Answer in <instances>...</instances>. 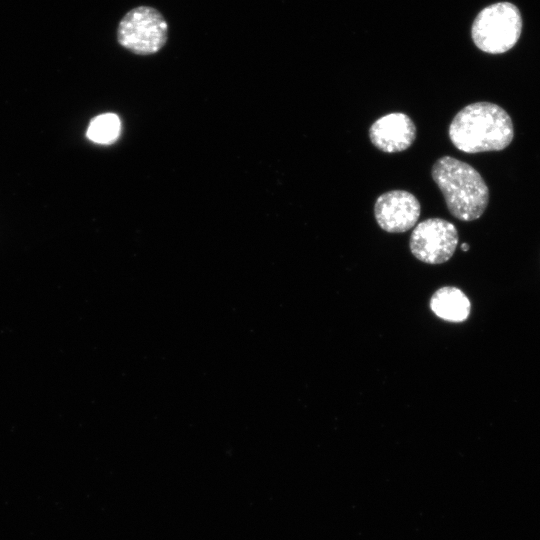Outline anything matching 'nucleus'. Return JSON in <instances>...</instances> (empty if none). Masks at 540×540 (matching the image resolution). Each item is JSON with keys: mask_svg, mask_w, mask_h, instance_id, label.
Wrapping results in <instances>:
<instances>
[{"mask_svg": "<svg viewBox=\"0 0 540 540\" xmlns=\"http://www.w3.org/2000/svg\"><path fill=\"white\" fill-rule=\"evenodd\" d=\"M448 133L458 150L475 154L505 149L513 140L514 128L502 107L481 101L462 108L451 121Z\"/></svg>", "mask_w": 540, "mask_h": 540, "instance_id": "obj_1", "label": "nucleus"}, {"mask_svg": "<svg viewBox=\"0 0 540 540\" xmlns=\"http://www.w3.org/2000/svg\"><path fill=\"white\" fill-rule=\"evenodd\" d=\"M431 175L453 217L473 221L482 216L489 202V189L474 167L443 156L433 164Z\"/></svg>", "mask_w": 540, "mask_h": 540, "instance_id": "obj_2", "label": "nucleus"}, {"mask_svg": "<svg viewBox=\"0 0 540 540\" xmlns=\"http://www.w3.org/2000/svg\"><path fill=\"white\" fill-rule=\"evenodd\" d=\"M522 18L512 3L499 2L481 10L472 25V39L483 52L500 54L510 50L519 40Z\"/></svg>", "mask_w": 540, "mask_h": 540, "instance_id": "obj_3", "label": "nucleus"}, {"mask_svg": "<svg viewBox=\"0 0 540 540\" xmlns=\"http://www.w3.org/2000/svg\"><path fill=\"white\" fill-rule=\"evenodd\" d=\"M168 38V24L155 8L139 6L128 11L117 29L118 43L137 55L158 52Z\"/></svg>", "mask_w": 540, "mask_h": 540, "instance_id": "obj_4", "label": "nucleus"}, {"mask_svg": "<svg viewBox=\"0 0 540 540\" xmlns=\"http://www.w3.org/2000/svg\"><path fill=\"white\" fill-rule=\"evenodd\" d=\"M458 239V231L453 223L442 218H428L416 225L409 246L418 260L441 264L453 256Z\"/></svg>", "mask_w": 540, "mask_h": 540, "instance_id": "obj_5", "label": "nucleus"}, {"mask_svg": "<svg viewBox=\"0 0 540 540\" xmlns=\"http://www.w3.org/2000/svg\"><path fill=\"white\" fill-rule=\"evenodd\" d=\"M421 206L412 193L391 190L381 194L374 205V216L380 226L389 233H403L416 225Z\"/></svg>", "mask_w": 540, "mask_h": 540, "instance_id": "obj_6", "label": "nucleus"}, {"mask_svg": "<svg viewBox=\"0 0 540 540\" xmlns=\"http://www.w3.org/2000/svg\"><path fill=\"white\" fill-rule=\"evenodd\" d=\"M371 143L385 153L408 149L416 138V126L406 114L395 112L377 119L369 129Z\"/></svg>", "mask_w": 540, "mask_h": 540, "instance_id": "obj_7", "label": "nucleus"}, {"mask_svg": "<svg viewBox=\"0 0 540 540\" xmlns=\"http://www.w3.org/2000/svg\"><path fill=\"white\" fill-rule=\"evenodd\" d=\"M430 308L435 315L443 320L462 322L468 318L471 304L460 289L446 286L433 294Z\"/></svg>", "mask_w": 540, "mask_h": 540, "instance_id": "obj_8", "label": "nucleus"}, {"mask_svg": "<svg viewBox=\"0 0 540 540\" xmlns=\"http://www.w3.org/2000/svg\"><path fill=\"white\" fill-rule=\"evenodd\" d=\"M121 122L113 113H105L94 117L88 126L87 137L99 144H111L120 134Z\"/></svg>", "mask_w": 540, "mask_h": 540, "instance_id": "obj_9", "label": "nucleus"}, {"mask_svg": "<svg viewBox=\"0 0 540 540\" xmlns=\"http://www.w3.org/2000/svg\"><path fill=\"white\" fill-rule=\"evenodd\" d=\"M461 249L464 250V251H468L469 250V245L467 243H463L461 245Z\"/></svg>", "mask_w": 540, "mask_h": 540, "instance_id": "obj_10", "label": "nucleus"}]
</instances>
